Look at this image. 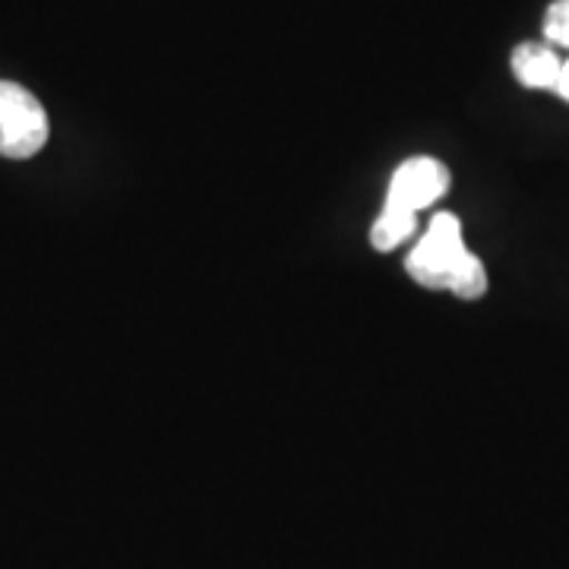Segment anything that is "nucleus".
I'll list each match as a JSON object with an SVG mask.
<instances>
[{
	"mask_svg": "<svg viewBox=\"0 0 569 569\" xmlns=\"http://www.w3.org/2000/svg\"><path fill=\"white\" fill-rule=\"evenodd\" d=\"M557 96L569 104V61H563V70H560V80H557Z\"/></svg>",
	"mask_w": 569,
	"mask_h": 569,
	"instance_id": "0eeeda50",
	"label": "nucleus"
},
{
	"mask_svg": "<svg viewBox=\"0 0 569 569\" xmlns=\"http://www.w3.org/2000/svg\"><path fill=\"white\" fill-rule=\"evenodd\" d=\"M449 190V171L447 164L430 159V156H415L396 168L392 181L387 190V212L399 216H415L433 206Z\"/></svg>",
	"mask_w": 569,
	"mask_h": 569,
	"instance_id": "7ed1b4c3",
	"label": "nucleus"
},
{
	"mask_svg": "<svg viewBox=\"0 0 569 569\" xmlns=\"http://www.w3.org/2000/svg\"><path fill=\"white\" fill-rule=\"evenodd\" d=\"M415 231H418V219L415 216H399V212H387L383 209L380 219L370 228V244L377 247V250H383V253H389V250H396L402 241H408Z\"/></svg>",
	"mask_w": 569,
	"mask_h": 569,
	"instance_id": "39448f33",
	"label": "nucleus"
},
{
	"mask_svg": "<svg viewBox=\"0 0 569 569\" xmlns=\"http://www.w3.org/2000/svg\"><path fill=\"white\" fill-rule=\"evenodd\" d=\"M563 61L553 44H538V41H522L512 51V77L522 82L526 89H548L557 92Z\"/></svg>",
	"mask_w": 569,
	"mask_h": 569,
	"instance_id": "20e7f679",
	"label": "nucleus"
},
{
	"mask_svg": "<svg viewBox=\"0 0 569 569\" xmlns=\"http://www.w3.org/2000/svg\"><path fill=\"white\" fill-rule=\"evenodd\" d=\"M411 279L433 291H452L462 301H478L488 291L485 263L471 253L456 216L440 212L427 224L425 238L408 253Z\"/></svg>",
	"mask_w": 569,
	"mask_h": 569,
	"instance_id": "f257e3e1",
	"label": "nucleus"
},
{
	"mask_svg": "<svg viewBox=\"0 0 569 569\" xmlns=\"http://www.w3.org/2000/svg\"><path fill=\"white\" fill-rule=\"evenodd\" d=\"M545 39L557 48H569V0H553L545 13Z\"/></svg>",
	"mask_w": 569,
	"mask_h": 569,
	"instance_id": "423d86ee",
	"label": "nucleus"
},
{
	"mask_svg": "<svg viewBox=\"0 0 569 569\" xmlns=\"http://www.w3.org/2000/svg\"><path fill=\"white\" fill-rule=\"evenodd\" d=\"M48 114L41 102L20 82L0 80V156L32 159L48 142Z\"/></svg>",
	"mask_w": 569,
	"mask_h": 569,
	"instance_id": "f03ea898",
	"label": "nucleus"
}]
</instances>
